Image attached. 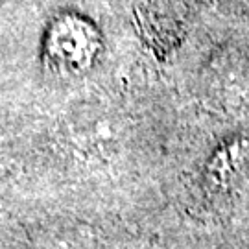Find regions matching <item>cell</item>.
<instances>
[{
    "mask_svg": "<svg viewBox=\"0 0 249 249\" xmlns=\"http://www.w3.org/2000/svg\"><path fill=\"white\" fill-rule=\"evenodd\" d=\"M71 142L81 150L96 151L106 148L115 139V127L111 120L104 115H78L72 118Z\"/></svg>",
    "mask_w": 249,
    "mask_h": 249,
    "instance_id": "cell-2",
    "label": "cell"
},
{
    "mask_svg": "<svg viewBox=\"0 0 249 249\" xmlns=\"http://www.w3.org/2000/svg\"><path fill=\"white\" fill-rule=\"evenodd\" d=\"M246 151H248V146L240 139L225 144L223 148L216 151L207 168V176L211 179V183L218 187L229 185L234 176L240 172L244 159H246Z\"/></svg>",
    "mask_w": 249,
    "mask_h": 249,
    "instance_id": "cell-3",
    "label": "cell"
},
{
    "mask_svg": "<svg viewBox=\"0 0 249 249\" xmlns=\"http://www.w3.org/2000/svg\"><path fill=\"white\" fill-rule=\"evenodd\" d=\"M100 52V34L87 18L65 13L52 20L45 36V55L59 72L89 71Z\"/></svg>",
    "mask_w": 249,
    "mask_h": 249,
    "instance_id": "cell-1",
    "label": "cell"
}]
</instances>
